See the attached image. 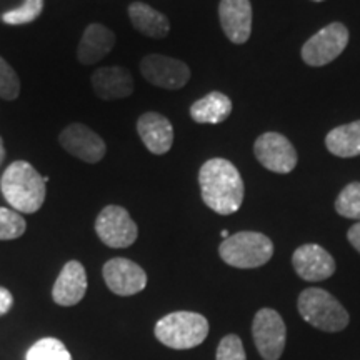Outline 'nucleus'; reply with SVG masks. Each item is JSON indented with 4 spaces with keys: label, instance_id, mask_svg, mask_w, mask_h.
I'll return each mask as SVG.
<instances>
[{
    "label": "nucleus",
    "instance_id": "25",
    "mask_svg": "<svg viewBox=\"0 0 360 360\" xmlns=\"http://www.w3.org/2000/svg\"><path fill=\"white\" fill-rule=\"evenodd\" d=\"M27 224L24 217L13 209L0 207V240H13L24 236Z\"/></svg>",
    "mask_w": 360,
    "mask_h": 360
},
{
    "label": "nucleus",
    "instance_id": "14",
    "mask_svg": "<svg viewBox=\"0 0 360 360\" xmlns=\"http://www.w3.org/2000/svg\"><path fill=\"white\" fill-rule=\"evenodd\" d=\"M219 19L231 42L245 44L252 32L250 0H220Z\"/></svg>",
    "mask_w": 360,
    "mask_h": 360
},
{
    "label": "nucleus",
    "instance_id": "13",
    "mask_svg": "<svg viewBox=\"0 0 360 360\" xmlns=\"http://www.w3.org/2000/svg\"><path fill=\"white\" fill-rule=\"evenodd\" d=\"M295 272L307 282H321L332 277L335 272V260L323 247L305 244L292 255Z\"/></svg>",
    "mask_w": 360,
    "mask_h": 360
},
{
    "label": "nucleus",
    "instance_id": "31",
    "mask_svg": "<svg viewBox=\"0 0 360 360\" xmlns=\"http://www.w3.org/2000/svg\"><path fill=\"white\" fill-rule=\"evenodd\" d=\"M220 236H222L224 238H227L229 236H231V233H229V231H222V232H220Z\"/></svg>",
    "mask_w": 360,
    "mask_h": 360
},
{
    "label": "nucleus",
    "instance_id": "11",
    "mask_svg": "<svg viewBox=\"0 0 360 360\" xmlns=\"http://www.w3.org/2000/svg\"><path fill=\"white\" fill-rule=\"evenodd\" d=\"M60 146L70 155L87 164H97L105 157L107 146L101 135L84 124H70L58 135Z\"/></svg>",
    "mask_w": 360,
    "mask_h": 360
},
{
    "label": "nucleus",
    "instance_id": "21",
    "mask_svg": "<svg viewBox=\"0 0 360 360\" xmlns=\"http://www.w3.org/2000/svg\"><path fill=\"white\" fill-rule=\"evenodd\" d=\"M326 146L332 155L342 159L360 155V120L332 129L326 137Z\"/></svg>",
    "mask_w": 360,
    "mask_h": 360
},
{
    "label": "nucleus",
    "instance_id": "16",
    "mask_svg": "<svg viewBox=\"0 0 360 360\" xmlns=\"http://www.w3.org/2000/svg\"><path fill=\"white\" fill-rule=\"evenodd\" d=\"M85 292H87V272L77 260H70L62 267L53 283V300L62 307H72L84 299Z\"/></svg>",
    "mask_w": 360,
    "mask_h": 360
},
{
    "label": "nucleus",
    "instance_id": "29",
    "mask_svg": "<svg viewBox=\"0 0 360 360\" xmlns=\"http://www.w3.org/2000/svg\"><path fill=\"white\" fill-rule=\"evenodd\" d=\"M347 238L350 244H352L354 249L360 252V222L350 227V231L347 232Z\"/></svg>",
    "mask_w": 360,
    "mask_h": 360
},
{
    "label": "nucleus",
    "instance_id": "7",
    "mask_svg": "<svg viewBox=\"0 0 360 360\" xmlns=\"http://www.w3.org/2000/svg\"><path fill=\"white\" fill-rule=\"evenodd\" d=\"M96 232L112 249H125L137 240L139 229L130 214L120 205H107L96 219Z\"/></svg>",
    "mask_w": 360,
    "mask_h": 360
},
{
    "label": "nucleus",
    "instance_id": "24",
    "mask_svg": "<svg viewBox=\"0 0 360 360\" xmlns=\"http://www.w3.org/2000/svg\"><path fill=\"white\" fill-rule=\"evenodd\" d=\"M44 11V0H25L20 7L2 13V22L7 25H24L39 19Z\"/></svg>",
    "mask_w": 360,
    "mask_h": 360
},
{
    "label": "nucleus",
    "instance_id": "28",
    "mask_svg": "<svg viewBox=\"0 0 360 360\" xmlns=\"http://www.w3.org/2000/svg\"><path fill=\"white\" fill-rule=\"evenodd\" d=\"M13 305V295L6 287H0V315H6Z\"/></svg>",
    "mask_w": 360,
    "mask_h": 360
},
{
    "label": "nucleus",
    "instance_id": "2",
    "mask_svg": "<svg viewBox=\"0 0 360 360\" xmlns=\"http://www.w3.org/2000/svg\"><path fill=\"white\" fill-rule=\"evenodd\" d=\"M0 191L15 212L35 214L45 202L47 182L29 162L15 160L2 174Z\"/></svg>",
    "mask_w": 360,
    "mask_h": 360
},
{
    "label": "nucleus",
    "instance_id": "12",
    "mask_svg": "<svg viewBox=\"0 0 360 360\" xmlns=\"http://www.w3.org/2000/svg\"><path fill=\"white\" fill-rule=\"evenodd\" d=\"M103 281L115 295L129 297L147 287V274L141 265L124 257L110 259L102 269Z\"/></svg>",
    "mask_w": 360,
    "mask_h": 360
},
{
    "label": "nucleus",
    "instance_id": "10",
    "mask_svg": "<svg viewBox=\"0 0 360 360\" xmlns=\"http://www.w3.org/2000/svg\"><path fill=\"white\" fill-rule=\"evenodd\" d=\"M257 160L270 172L289 174L297 165V152L285 135L265 132L254 143Z\"/></svg>",
    "mask_w": 360,
    "mask_h": 360
},
{
    "label": "nucleus",
    "instance_id": "23",
    "mask_svg": "<svg viewBox=\"0 0 360 360\" xmlns=\"http://www.w3.org/2000/svg\"><path fill=\"white\" fill-rule=\"evenodd\" d=\"M335 210L342 217L360 220V182H352L342 188L335 200Z\"/></svg>",
    "mask_w": 360,
    "mask_h": 360
},
{
    "label": "nucleus",
    "instance_id": "17",
    "mask_svg": "<svg viewBox=\"0 0 360 360\" xmlns=\"http://www.w3.org/2000/svg\"><path fill=\"white\" fill-rule=\"evenodd\" d=\"M92 87L102 101H117L134 94V79L124 67H101L94 72Z\"/></svg>",
    "mask_w": 360,
    "mask_h": 360
},
{
    "label": "nucleus",
    "instance_id": "19",
    "mask_svg": "<svg viewBox=\"0 0 360 360\" xmlns=\"http://www.w3.org/2000/svg\"><path fill=\"white\" fill-rule=\"evenodd\" d=\"M129 17L134 29L152 39H164L170 32V22L164 13L143 2L129 6Z\"/></svg>",
    "mask_w": 360,
    "mask_h": 360
},
{
    "label": "nucleus",
    "instance_id": "26",
    "mask_svg": "<svg viewBox=\"0 0 360 360\" xmlns=\"http://www.w3.org/2000/svg\"><path fill=\"white\" fill-rule=\"evenodd\" d=\"M20 94V79L6 58L0 57V98L15 101Z\"/></svg>",
    "mask_w": 360,
    "mask_h": 360
},
{
    "label": "nucleus",
    "instance_id": "20",
    "mask_svg": "<svg viewBox=\"0 0 360 360\" xmlns=\"http://www.w3.org/2000/svg\"><path fill=\"white\" fill-rule=\"evenodd\" d=\"M232 114V101L222 92H210L192 103L191 117L197 124H222Z\"/></svg>",
    "mask_w": 360,
    "mask_h": 360
},
{
    "label": "nucleus",
    "instance_id": "9",
    "mask_svg": "<svg viewBox=\"0 0 360 360\" xmlns=\"http://www.w3.org/2000/svg\"><path fill=\"white\" fill-rule=\"evenodd\" d=\"M141 72L147 82L160 89L179 90L191 80V69L186 62L177 58L150 53L141 62Z\"/></svg>",
    "mask_w": 360,
    "mask_h": 360
},
{
    "label": "nucleus",
    "instance_id": "30",
    "mask_svg": "<svg viewBox=\"0 0 360 360\" xmlns=\"http://www.w3.org/2000/svg\"><path fill=\"white\" fill-rule=\"evenodd\" d=\"M4 159H6V147H4V141L2 137H0V165H2Z\"/></svg>",
    "mask_w": 360,
    "mask_h": 360
},
{
    "label": "nucleus",
    "instance_id": "8",
    "mask_svg": "<svg viewBox=\"0 0 360 360\" xmlns=\"http://www.w3.org/2000/svg\"><path fill=\"white\" fill-rule=\"evenodd\" d=\"M252 334L264 360L281 359L287 337V328L281 314L274 309H260L252 323Z\"/></svg>",
    "mask_w": 360,
    "mask_h": 360
},
{
    "label": "nucleus",
    "instance_id": "22",
    "mask_svg": "<svg viewBox=\"0 0 360 360\" xmlns=\"http://www.w3.org/2000/svg\"><path fill=\"white\" fill-rule=\"evenodd\" d=\"M25 360H72V355L60 340L45 337L29 349Z\"/></svg>",
    "mask_w": 360,
    "mask_h": 360
},
{
    "label": "nucleus",
    "instance_id": "18",
    "mask_svg": "<svg viewBox=\"0 0 360 360\" xmlns=\"http://www.w3.org/2000/svg\"><path fill=\"white\" fill-rule=\"evenodd\" d=\"M115 45V34L102 24H90L84 30L77 47V58L82 65H92L109 56Z\"/></svg>",
    "mask_w": 360,
    "mask_h": 360
},
{
    "label": "nucleus",
    "instance_id": "27",
    "mask_svg": "<svg viewBox=\"0 0 360 360\" xmlns=\"http://www.w3.org/2000/svg\"><path fill=\"white\" fill-rule=\"evenodd\" d=\"M217 360H247L242 340L237 335H227L217 347Z\"/></svg>",
    "mask_w": 360,
    "mask_h": 360
},
{
    "label": "nucleus",
    "instance_id": "1",
    "mask_svg": "<svg viewBox=\"0 0 360 360\" xmlns=\"http://www.w3.org/2000/svg\"><path fill=\"white\" fill-rule=\"evenodd\" d=\"M202 200L220 215L236 214L244 202V180L231 160H207L199 172Z\"/></svg>",
    "mask_w": 360,
    "mask_h": 360
},
{
    "label": "nucleus",
    "instance_id": "15",
    "mask_svg": "<svg viewBox=\"0 0 360 360\" xmlns=\"http://www.w3.org/2000/svg\"><path fill=\"white\" fill-rule=\"evenodd\" d=\"M137 132L143 146L154 155H164L172 148L174 127L167 117L157 112H146L139 117Z\"/></svg>",
    "mask_w": 360,
    "mask_h": 360
},
{
    "label": "nucleus",
    "instance_id": "32",
    "mask_svg": "<svg viewBox=\"0 0 360 360\" xmlns=\"http://www.w3.org/2000/svg\"><path fill=\"white\" fill-rule=\"evenodd\" d=\"M314 2H323V0H314Z\"/></svg>",
    "mask_w": 360,
    "mask_h": 360
},
{
    "label": "nucleus",
    "instance_id": "4",
    "mask_svg": "<svg viewBox=\"0 0 360 360\" xmlns=\"http://www.w3.org/2000/svg\"><path fill=\"white\" fill-rule=\"evenodd\" d=\"M219 254L227 265L237 269H257L272 259L274 244L260 232H237L224 238Z\"/></svg>",
    "mask_w": 360,
    "mask_h": 360
},
{
    "label": "nucleus",
    "instance_id": "5",
    "mask_svg": "<svg viewBox=\"0 0 360 360\" xmlns=\"http://www.w3.org/2000/svg\"><path fill=\"white\" fill-rule=\"evenodd\" d=\"M305 322L323 332H340L349 326V314L334 295L323 289H305L297 302Z\"/></svg>",
    "mask_w": 360,
    "mask_h": 360
},
{
    "label": "nucleus",
    "instance_id": "6",
    "mask_svg": "<svg viewBox=\"0 0 360 360\" xmlns=\"http://www.w3.org/2000/svg\"><path fill=\"white\" fill-rule=\"evenodd\" d=\"M349 44V30L340 22H332L312 35L302 47V58L310 67H322L334 62Z\"/></svg>",
    "mask_w": 360,
    "mask_h": 360
},
{
    "label": "nucleus",
    "instance_id": "3",
    "mask_svg": "<svg viewBox=\"0 0 360 360\" xmlns=\"http://www.w3.org/2000/svg\"><path fill=\"white\" fill-rule=\"evenodd\" d=\"M209 335V322L195 312H172L155 323L157 340L175 350H187L200 345Z\"/></svg>",
    "mask_w": 360,
    "mask_h": 360
}]
</instances>
